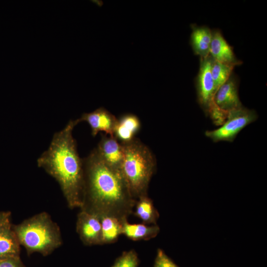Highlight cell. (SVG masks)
I'll use <instances>...</instances> for the list:
<instances>
[{"instance_id":"obj_5","label":"cell","mask_w":267,"mask_h":267,"mask_svg":"<svg viewBox=\"0 0 267 267\" xmlns=\"http://www.w3.org/2000/svg\"><path fill=\"white\" fill-rule=\"evenodd\" d=\"M213 61V58L210 55L200 58L196 80L197 98L202 108L210 116L214 123L221 126L226 121L227 114L220 110L214 101L216 90L211 74Z\"/></svg>"},{"instance_id":"obj_4","label":"cell","mask_w":267,"mask_h":267,"mask_svg":"<svg viewBox=\"0 0 267 267\" xmlns=\"http://www.w3.org/2000/svg\"><path fill=\"white\" fill-rule=\"evenodd\" d=\"M12 228L20 245L29 255L37 252L46 256L62 244L58 225L45 212L37 214Z\"/></svg>"},{"instance_id":"obj_2","label":"cell","mask_w":267,"mask_h":267,"mask_svg":"<svg viewBox=\"0 0 267 267\" xmlns=\"http://www.w3.org/2000/svg\"><path fill=\"white\" fill-rule=\"evenodd\" d=\"M79 123L70 120L55 133L48 148L37 160L43 168L58 183L69 207L81 208L84 203L83 161L78 152L73 130Z\"/></svg>"},{"instance_id":"obj_13","label":"cell","mask_w":267,"mask_h":267,"mask_svg":"<svg viewBox=\"0 0 267 267\" xmlns=\"http://www.w3.org/2000/svg\"><path fill=\"white\" fill-rule=\"evenodd\" d=\"M20 245L10 223L0 229V260L19 257Z\"/></svg>"},{"instance_id":"obj_20","label":"cell","mask_w":267,"mask_h":267,"mask_svg":"<svg viewBox=\"0 0 267 267\" xmlns=\"http://www.w3.org/2000/svg\"><path fill=\"white\" fill-rule=\"evenodd\" d=\"M153 267H179L161 249H158Z\"/></svg>"},{"instance_id":"obj_21","label":"cell","mask_w":267,"mask_h":267,"mask_svg":"<svg viewBox=\"0 0 267 267\" xmlns=\"http://www.w3.org/2000/svg\"><path fill=\"white\" fill-rule=\"evenodd\" d=\"M0 267H26L21 262L20 257L8 258L0 260Z\"/></svg>"},{"instance_id":"obj_7","label":"cell","mask_w":267,"mask_h":267,"mask_svg":"<svg viewBox=\"0 0 267 267\" xmlns=\"http://www.w3.org/2000/svg\"><path fill=\"white\" fill-rule=\"evenodd\" d=\"M78 215L76 230L86 245H102L101 225L96 215L81 209Z\"/></svg>"},{"instance_id":"obj_11","label":"cell","mask_w":267,"mask_h":267,"mask_svg":"<svg viewBox=\"0 0 267 267\" xmlns=\"http://www.w3.org/2000/svg\"><path fill=\"white\" fill-rule=\"evenodd\" d=\"M210 55L214 60L234 66L241 64L235 56L232 47L229 45L219 30L212 31Z\"/></svg>"},{"instance_id":"obj_16","label":"cell","mask_w":267,"mask_h":267,"mask_svg":"<svg viewBox=\"0 0 267 267\" xmlns=\"http://www.w3.org/2000/svg\"><path fill=\"white\" fill-rule=\"evenodd\" d=\"M133 213L146 224H157L159 214L153 201L147 195L137 199Z\"/></svg>"},{"instance_id":"obj_8","label":"cell","mask_w":267,"mask_h":267,"mask_svg":"<svg viewBox=\"0 0 267 267\" xmlns=\"http://www.w3.org/2000/svg\"><path fill=\"white\" fill-rule=\"evenodd\" d=\"M94 150L105 164L121 172L124 156V147L114 137L102 134Z\"/></svg>"},{"instance_id":"obj_19","label":"cell","mask_w":267,"mask_h":267,"mask_svg":"<svg viewBox=\"0 0 267 267\" xmlns=\"http://www.w3.org/2000/svg\"><path fill=\"white\" fill-rule=\"evenodd\" d=\"M139 259L134 250L124 252L111 267H138Z\"/></svg>"},{"instance_id":"obj_10","label":"cell","mask_w":267,"mask_h":267,"mask_svg":"<svg viewBox=\"0 0 267 267\" xmlns=\"http://www.w3.org/2000/svg\"><path fill=\"white\" fill-rule=\"evenodd\" d=\"M238 90L237 80L232 74L216 91L214 98L215 105L226 114L242 107Z\"/></svg>"},{"instance_id":"obj_17","label":"cell","mask_w":267,"mask_h":267,"mask_svg":"<svg viewBox=\"0 0 267 267\" xmlns=\"http://www.w3.org/2000/svg\"><path fill=\"white\" fill-rule=\"evenodd\" d=\"M100 220L102 245L114 243L122 234V223L124 220L109 216L101 217Z\"/></svg>"},{"instance_id":"obj_14","label":"cell","mask_w":267,"mask_h":267,"mask_svg":"<svg viewBox=\"0 0 267 267\" xmlns=\"http://www.w3.org/2000/svg\"><path fill=\"white\" fill-rule=\"evenodd\" d=\"M160 231L157 224L130 223L127 220L122 223V234L134 241L148 240L155 237Z\"/></svg>"},{"instance_id":"obj_9","label":"cell","mask_w":267,"mask_h":267,"mask_svg":"<svg viewBox=\"0 0 267 267\" xmlns=\"http://www.w3.org/2000/svg\"><path fill=\"white\" fill-rule=\"evenodd\" d=\"M78 120L79 123L85 122L88 124L93 137L99 132H103L113 136L118 118L107 109L101 107L92 112L84 113Z\"/></svg>"},{"instance_id":"obj_1","label":"cell","mask_w":267,"mask_h":267,"mask_svg":"<svg viewBox=\"0 0 267 267\" xmlns=\"http://www.w3.org/2000/svg\"><path fill=\"white\" fill-rule=\"evenodd\" d=\"M84 203L82 209L99 218L109 216L127 219L136 201L121 172L105 164L93 149L84 159Z\"/></svg>"},{"instance_id":"obj_18","label":"cell","mask_w":267,"mask_h":267,"mask_svg":"<svg viewBox=\"0 0 267 267\" xmlns=\"http://www.w3.org/2000/svg\"><path fill=\"white\" fill-rule=\"evenodd\" d=\"M234 66L222 63L213 59L211 74L216 91L233 74Z\"/></svg>"},{"instance_id":"obj_15","label":"cell","mask_w":267,"mask_h":267,"mask_svg":"<svg viewBox=\"0 0 267 267\" xmlns=\"http://www.w3.org/2000/svg\"><path fill=\"white\" fill-rule=\"evenodd\" d=\"M212 31L206 26H193L190 44L194 53L200 58L210 55Z\"/></svg>"},{"instance_id":"obj_12","label":"cell","mask_w":267,"mask_h":267,"mask_svg":"<svg viewBox=\"0 0 267 267\" xmlns=\"http://www.w3.org/2000/svg\"><path fill=\"white\" fill-rule=\"evenodd\" d=\"M141 126V122L136 115L125 114L118 118L113 136L122 144L127 143L136 138Z\"/></svg>"},{"instance_id":"obj_22","label":"cell","mask_w":267,"mask_h":267,"mask_svg":"<svg viewBox=\"0 0 267 267\" xmlns=\"http://www.w3.org/2000/svg\"><path fill=\"white\" fill-rule=\"evenodd\" d=\"M10 215L11 213L9 212H0V229L10 223Z\"/></svg>"},{"instance_id":"obj_3","label":"cell","mask_w":267,"mask_h":267,"mask_svg":"<svg viewBox=\"0 0 267 267\" xmlns=\"http://www.w3.org/2000/svg\"><path fill=\"white\" fill-rule=\"evenodd\" d=\"M123 145L124 156L121 172L131 194L137 200L147 195L156 160L150 148L136 137Z\"/></svg>"},{"instance_id":"obj_6","label":"cell","mask_w":267,"mask_h":267,"mask_svg":"<svg viewBox=\"0 0 267 267\" xmlns=\"http://www.w3.org/2000/svg\"><path fill=\"white\" fill-rule=\"evenodd\" d=\"M258 115L254 110L242 106L228 113L225 122L217 129L207 131L205 135L214 142H232L238 134L249 124L255 122Z\"/></svg>"}]
</instances>
